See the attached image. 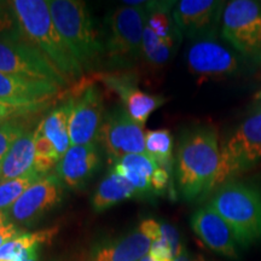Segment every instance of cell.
<instances>
[{
  "instance_id": "30bf717a",
  "label": "cell",
  "mask_w": 261,
  "mask_h": 261,
  "mask_svg": "<svg viewBox=\"0 0 261 261\" xmlns=\"http://www.w3.org/2000/svg\"><path fill=\"white\" fill-rule=\"evenodd\" d=\"M97 140L113 163L126 155L146 152L144 126L133 121L125 107L117 108L108 115Z\"/></svg>"
},
{
  "instance_id": "e0dca14e",
  "label": "cell",
  "mask_w": 261,
  "mask_h": 261,
  "mask_svg": "<svg viewBox=\"0 0 261 261\" xmlns=\"http://www.w3.org/2000/svg\"><path fill=\"white\" fill-rule=\"evenodd\" d=\"M100 165V156L96 143L70 145L58 161L56 175L69 189L83 188Z\"/></svg>"
},
{
  "instance_id": "8fae6325",
  "label": "cell",
  "mask_w": 261,
  "mask_h": 261,
  "mask_svg": "<svg viewBox=\"0 0 261 261\" xmlns=\"http://www.w3.org/2000/svg\"><path fill=\"white\" fill-rule=\"evenodd\" d=\"M70 97L69 116L70 145L91 144L97 140L103 125V97L94 85H80Z\"/></svg>"
},
{
  "instance_id": "484cf974",
  "label": "cell",
  "mask_w": 261,
  "mask_h": 261,
  "mask_svg": "<svg viewBox=\"0 0 261 261\" xmlns=\"http://www.w3.org/2000/svg\"><path fill=\"white\" fill-rule=\"evenodd\" d=\"M115 163H119V165L123 166V167L132 169V171L143 175V177L148 178L149 180H151L152 174H154V172L159 168L158 162H156L148 152L126 155ZM115 163H114V165H115Z\"/></svg>"
},
{
  "instance_id": "9c48e42d",
  "label": "cell",
  "mask_w": 261,
  "mask_h": 261,
  "mask_svg": "<svg viewBox=\"0 0 261 261\" xmlns=\"http://www.w3.org/2000/svg\"><path fill=\"white\" fill-rule=\"evenodd\" d=\"M64 185L56 174H47L29 187L8 211L0 213L16 226H29L63 200Z\"/></svg>"
},
{
  "instance_id": "44dd1931",
  "label": "cell",
  "mask_w": 261,
  "mask_h": 261,
  "mask_svg": "<svg viewBox=\"0 0 261 261\" xmlns=\"http://www.w3.org/2000/svg\"><path fill=\"white\" fill-rule=\"evenodd\" d=\"M136 196H139V194L130 182L117 174L115 171H110L109 174L98 185L91 200V204L94 212L100 213Z\"/></svg>"
},
{
  "instance_id": "f546056e",
  "label": "cell",
  "mask_w": 261,
  "mask_h": 261,
  "mask_svg": "<svg viewBox=\"0 0 261 261\" xmlns=\"http://www.w3.org/2000/svg\"><path fill=\"white\" fill-rule=\"evenodd\" d=\"M34 144H35V154L38 156H44V158H50V159L60 161L61 156L58 155V152L56 151V149H55V146L52 145L50 140L42 135L41 129L39 128V126H37V128H35Z\"/></svg>"
},
{
  "instance_id": "52a82bcc",
  "label": "cell",
  "mask_w": 261,
  "mask_h": 261,
  "mask_svg": "<svg viewBox=\"0 0 261 261\" xmlns=\"http://www.w3.org/2000/svg\"><path fill=\"white\" fill-rule=\"evenodd\" d=\"M221 37L246 56L261 54V4L232 0L221 16Z\"/></svg>"
},
{
  "instance_id": "d6a6232c",
  "label": "cell",
  "mask_w": 261,
  "mask_h": 261,
  "mask_svg": "<svg viewBox=\"0 0 261 261\" xmlns=\"http://www.w3.org/2000/svg\"><path fill=\"white\" fill-rule=\"evenodd\" d=\"M23 231L21 228L16 226V225L9 223L6 221L3 215L0 214V248H2L4 244L8 242V241L11 240L17 236V234L22 233Z\"/></svg>"
},
{
  "instance_id": "4dcf8cb0",
  "label": "cell",
  "mask_w": 261,
  "mask_h": 261,
  "mask_svg": "<svg viewBox=\"0 0 261 261\" xmlns=\"http://www.w3.org/2000/svg\"><path fill=\"white\" fill-rule=\"evenodd\" d=\"M160 225H161V236L167 241L169 247H171L173 256L177 257L185 249V247L181 244L180 234H179L178 230L173 225L166 223H162Z\"/></svg>"
},
{
  "instance_id": "9a60e30c",
  "label": "cell",
  "mask_w": 261,
  "mask_h": 261,
  "mask_svg": "<svg viewBox=\"0 0 261 261\" xmlns=\"http://www.w3.org/2000/svg\"><path fill=\"white\" fill-rule=\"evenodd\" d=\"M187 62L191 74L200 77L227 76L240 68L236 55L212 39H202L192 44L188 50Z\"/></svg>"
},
{
  "instance_id": "8992f818",
  "label": "cell",
  "mask_w": 261,
  "mask_h": 261,
  "mask_svg": "<svg viewBox=\"0 0 261 261\" xmlns=\"http://www.w3.org/2000/svg\"><path fill=\"white\" fill-rule=\"evenodd\" d=\"M221 160L223 184L259 165L261 162V110L247 117L221 145Z\"/></svg>"
},
{
  "instance_id": "5b68a950",
  "label": "cell",
  "mask_w": 261,
  "mask_h": 261,
  "mask_svg": "<svg viewBox=\"0 0 261 261\" xmlns=\"http://www.w3.org/2000/svg\"><path fill=\"white\" fill-rule=\"evenodd\" d=\"M145 4L122 5L107 15L104 47L107 60L114 67H130L143 56V33L148 18Z\"/></svg>"
},
{
  "instance_id": "3957f363",
  "label": "cell",
  "mask_w": 261,
  "mask_h": 261,
  "mask_svg": "<svg viewBox=\"0 0 261 261\" xmlns=\"http://www.w3.org/2000/svg\"><path fill=\"white\" fill-rule=\"evenodd\" d=\"M208 205L228 224L240 247L260 242L261 190L256 185L228 180L214 191Z\"/></svg>"
},
{
  "instance_id": "7a4b0ae2",
  "label": "cell",
  "mask_w": 261,
  "mask_h": 261,
  "mask_svg": "<svg viewBox=\"0 0 261 261\" xmlns=\"http://www.w3.org/2000/svg\"><path fill=\"white\" fill-rule=\"evenodd\" d=\"M22 38L51 62L68 81L84 73L52 21L48 0H12L10 2Z\"/></svg>"
},
{
  "instance_id": "cb8c5ba5",
  "label": "cell",
  "mask_w": 261,
  "mask_h": 261,
  "mask_svg": "<svg viewBox=\"0 0 261 261\" xmlns=\"http://www.w3.org/2000/svg\"><path fill=\"white\" fill-rule=\"evenodd\" d=\"M41 178L42 175L33 169L22 177L2 182L0 184V213L8 211L29 187H32Z\"/></svg>"
},
{
  "instance_id": "ffe728a7",
  "label": "cell",
  "mask_w": 261,
  "mask_h": 261,
  "mask_svg": "<svg viewBox=\"0 0 261 261\" xmlns=\"http://www.w3.org/2000/svg\"><path fill=\"white\" fill-rule=\"evenodd\" d=\"M58 232V227H50L35 232H22L0 248V261H25L37 256L42 244L50 243Z\"/></svg>"
},
{
  "instance_id": "d4e9b609",
  "label": "cell",
  "mask_w": 261,
  "mask_h": 261,
  "mask_svg": "<svg viewBox=\"0 0 261 261\" xmlns=\"http://www.w3.org/2000/svg\"><path fill=\"white\" fill-rule=\"evenodd\" d=\"M174 41L163 40L145 25L143 33V56L151 64L162 65L167 63L172 56Z\"/></svg>"
},
{
  "instance_id": "4316f807",
  "label": "cell",
  "mask_w": 261,
  "mask_h": 261,
  "mask_svg": "<svg viewBox=\"0 0 261 261\" xmlns=\"http://www.w3.org/2000/svg\"><path fill=\"white\" fill-rule=\"evenodd\" d=\"M48 106L47 103H33V104H17L0 100V125L14 121L19 117L28 116L35 114Z\"/></svg>"
},
{
  "instance_id": "d6986e66",
  "label": "cell",
  "mask_w": 261,
  "mask_h": 261,
  "mask_svg": "<svg viewBox=\"0 0 261 261\" xmlns=\"http://www.w3.org/2000/svg\"><path fill=\"white\" fill-rule=\"evenodd\" d=\"M35 129L25 130L14 143L0 165V184L33 171L35 160Z\"/></svg>"
},
{
  "instance_id": "6da1fadb",
  "label": "cell",
  "mask_w": 261,
  "mask_h": 261,
  "mask_svg": "<svg viewBox=\"0 0 261 261\" xmlns=\"http://www.w3.org/2000/svg\"><path fill=\"white\" fill-rule=\"evenodd\" d=\"M221 145L217 129L195 127L184 132L175 159V180L182 200L207 197L223 184Z\"/></svg>"
},
{
  "instance_id": "603a6c76",
  "label": "cell",
  "mask_w": 261,
  "mask_h": 261,
  "mask_svg": "<svg viewBox=\"0 0 261 261\" xmlns=\"http://www.w3.org/2000/svg\"><path fill=\"white\" fill-rule=\"evenodd\" d=\"M146 152L158 162L159 167L168 169L172 166L173 138L168 129H155L145 133Z\"/></svg>"
},
{
  "instance_id": "d590c367",
  "label": "cell",
  "mask_w": 261,
  "mask_h": 261,
  "mask_svg": "<svg viewBox=\"0 0 261 261\" xmlns=\"http://www.w3.org/2000/svg\"><path fill=\"white\" fill-rule=\"evenodd\" d=\"M38 255L37 256H33V257H29L28 260H25V261H39V259H38Z\"/></svg>"
},
{
  "instance_id": "f1b7e54d",
  "label": "cell",
  "mask_w": 261,
  "mask_h": 261,
  "mask_svg": "<svg viewBox=\"0 0 261 261\" xmlns=\"http://www.w3.org/2000/svg\"><path fill=\"white\" fill-rule=\"evenodd\" d=\"M0 37H22L10 2H0Z\"/></svg>"
},
{
  "instance_id": "1f68e13d",
  "label": "cell",
  "mask_w": 261,
  "mask_h": 261,
  "mask_svg": "<svg viewBox=\"0 0 261 261\" xmlns=\"http://www.w3.org/2000/svg\"><path fill=\"white\" fill-rule=\"evenodd\" d=\"M169 182V171L166 168L159 167L151 177V189L156 195H161L166 191Z\"/></svg>"
},
{
  "instance_id": "83f0119b",
  "label": "cell",
  "mask_w": 261,
  "mask_h": 261,
  "mask_svg": "<svg viewBox=\"0 0 261 261\" xmlns=\"http://www.w3.org/2000/svg\"><path fill=\"white\" fill-rule=\"evenodd\" d=\"M25 126L22 122L9 121L0 125V165L14 143L25 132Z\"/></svg>"
},
{
  "instance_id": "4fadbf2b",
  "label": "cell",
  "mask_w": 261,
  "mask_h": 261,
  "mask_svg": "<svg viewBox=\"0 0 261 261\" xmlns=\"http://www.w3.org/2000/svg\"><path fill=\"white\" fill-rule=\"evenodd\" d=\"M94 79L116 93L133 121L142 126L156 109L166 103L165 97L139 90L136 76L129 73H98L94 75Z\"/></svg>"
},
{
  "instance_id": "e575fe53",
  "label": "cell",
  "mask_w": 261,
  "mask_h": 261,
  "mask_svg": "<svg viewBox=\"0 0 261 261\" xmlns=\"http://www.w3.org/2000/svg\"><path fill=\"white\" fill-rule=\"evenodd\" d=\"M140 261H155L154 259H152V257L151 256H150L149 255V254H148V255H146V256H144V257H143V259L142 260H140Z\"/></svg>"
},
{
  "instance_id": "2e32d148",
  "label": "cell",
  "mask_w": 261,
  "mask_h": 261,
  "mask_svg": "<svg viewBox=\"0 0 261 261\" xmlns=\"http://www.w3.org/2000/svg\"><path fill=\"white\" fill-rule=\"evenodd\" d=\"M191 227L211 250L227 259H240V244L232 230L210 205L200 208L191 215Z\"/></svg>"
},
{
  "instance_id": "7402d4cb",
  "label": "cell",
  "mask_w": 261,
  "mask_h": 261,
  "mask_svg": "<svg viewBox=\"0 0 261 261\" xmlns=\"http://www.w3.org/2000/svg\"><path fill=\"white\" fill-rule=\"evenodd\" d=\"M71 110L70 98L67 102L56 107L48 113L45 119L39 123L42 135L52 143L58 155L63 156L70 148L69 138V116Z\"/></svg>"
},
{
  "instance_id": "836d02e7",
  "label": "cell",
  "mask_w": 261,
  "mask_h": 261,
  "mask_svg": "<svg viewBox=\"0 0 261 261\" xmlns=\"http://www.w3.org/2000/svg\"><path fill=\"white\" fill-rule=\"evenodd\" d=\"M173 261H204V260L201 255L192 256L187 249H184L177 257H174V260H173Z\"/></svg>"
},
{
  "instance_id": "ba28073f",
  "label": "cell",
  "mask_w": 261,
  "mask_h": 261,
  "mask_svg": "<svg viewBox=\"0 0 261 261\" xmlns=\"http://www.w3.org/2000/svg\"><path fill=\"white\" fill-rule=\"evenodd\" d=\"M0 73L50 81L61 87L68 83L51 62L22 37L0 38Z\"/></svg>"
},
{
  "instance_id": "277c9868",
  "label": "cell",
  "mask_w": 261,
  "mask_h": 261,
  "mask_svg": "<svg viewBox=\"0 0 261 261\" xmlns=\"http://www.w3.org/2000/svg\"><path fill=\"white\" fill-rule=\"evenodd\" d=\"M52 21L73 56L85 70L93 69L106 56L93 17L80 0H48Z\"/></svg>"
},
{
  "instance_id": "ac0fdd59",
  "label": "cell",
  "mask_w": 261,
  "mask_h": 261,
  "mask_svg": "<svg viewBox=\"0 0 261 261\" xmlns=\"http://www.w3.org/2000/svg\"><path fill=\"white\" fill-rule=\"evenodd\" d=\"M62 87L50 81L0 73V100L17 104L47 103Z\"/></svg>"
},
{
  "instance_id": "7c38bea8",
  "label": "cell",
  "mask_w": 261,
  "mask_h": 261,
  "mask_svg": "<svg viewBox=\"0 0 261 261\" xmlns=\"http://www.w3.org/2000/svg\"><path fill=\"white\" fill-rule=\"evenodd\" d=\"M224 4L215 0H181L173 10V21L180 34L198 40L211 39L223 16Z\"/></svg>"
},
{
  "instance_id": "5bb4252c",
  "label": "cell",
  "mask_w": 261,
  "mask_h": 261,
  "mask_svg": "<svg viewBox=\"0 0 261 261\" xmlns=\"http://www.w3.org/2000/svg\"><path fill=\"white\" fill-rule=\"evenodd\" d=\"M160 236L161 225L154 219H145L126 236L96 248L92 261H140Z\"/></svg>"
}]
</instances>
